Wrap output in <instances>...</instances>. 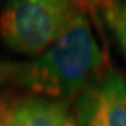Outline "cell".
I'll use <instances>...</instances> for the list:
<instances>
[{
	"label": "cell",
	"mask_w": 126,
	"mask_h": 126,
	"mask_svg": "<svg viewBox=\"0 0 126 126\" xmlns=\"http://www.w3.org/2000/svg\"><path fill=\"white\" fill-rule=\"evenodd\" d=\"M105 53L80 6L52 46L28 62H9L8 80L29 94L67 102L105 70Z\"/></svg>",
	"instance_id": "cell-1"
},
{
	"label": "cell",
	"mask_w": 126,
	"mask_h": 126,
	"mask_svg": "<svg viewBox=\"0 0 126 126\" xmlns=\"http://www.w3.org/2000/svg\"><path fill=\"white\" fill-rule=\"evenodd\" d=\"M75 3L64 0H15L0 12V40L12 52L40 56L64 31Z\"/></svg>",
	"instance_id": "cell-2"
},
{
	"label": "cell",
	"mask_w": 126,
	"mask_h": 126,
	"mask_svg": "<svg viewBox=\"0 0 126 126\" xmlns=\"http://www.w3.org/2000/svg\"><path fill=\"white\" fill-rule=\"evenodd\" d=\"M78 126H126V75L106 67L76 97Z\"/></svg>",
	"instance_id": "cell-3"
},
{
	"label": "cell",
	"mask_w": 126,
	"mask_h": 126,
	"mask_svg": "<svg viewBox=\"0 0 126 126\" xmlns=\"http://www.w3.org/2000/svg\"><path fill=\"white\" fill-rule=\"evenodd\" d=\"M2 126H78L65 102L33 94L0 100Z\"/></svg>",
	"instance_id": "cell-4"
},
{
	"label": "cell",
	"mask_w": 126,
	"mask_h": 126,
	"mask_svg": "<svg viewBox=\"0 0 126 126\" xmlns=\"http://www.w3.org/2000/svg\"><path fill=\"white\" fill-rule=\"evenodd\" d=\"M99 9L126 55V2H103Z\"/></svg>",
	"instance_id": "cell-5"
},
{
	"label": "cell",
	"mask_w": 126,
	"mask_h": 126,
	"mask_svg": "<svg viewBox=\"0 0 126 126\" xmlns=\"http://www.w3.org/2000/svg\"><path fill=\"white\" fill-rule=\"evenodd\" d=\"M8 67H9V62L0 61V84L8 80Z\"/></svg>",
	"instance_id": "cell-6"
},
{
	"label": "cell",
	"mask_w": 126,
	"mask_h": 126,
	"mask_svg": "<svg viewBox=\"0 0 126 126\" xmlns=\"http://www.w3.org/2000/svg\"><path fill=\"white\" fill-rule=\"evenodd\" d=\"M0 126H2V125H0Z\"/></svg>",
	"instance_id": "cell-7"
}]
</instances>
